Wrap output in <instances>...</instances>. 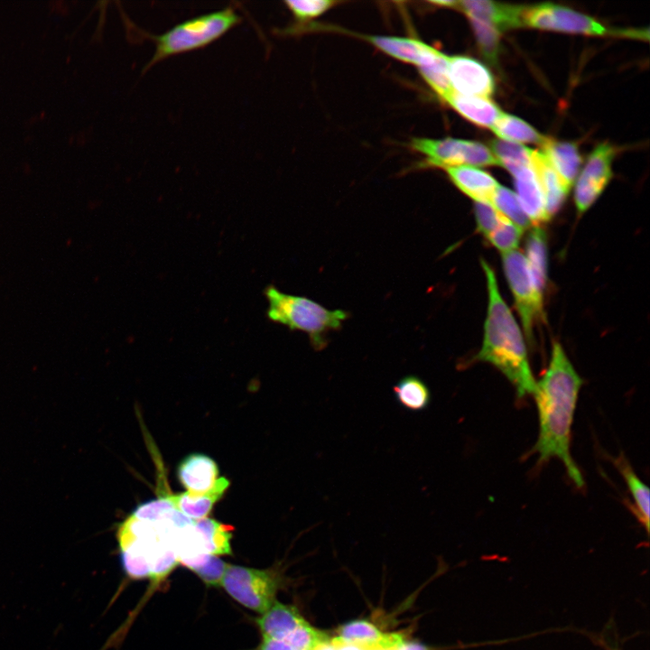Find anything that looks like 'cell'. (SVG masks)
<instances>
[{"instance_id": "cell-1", "label": "cell", "mask_w": 650, "mask_h": 650, "mask_svg": "<svg viewBox=\"0 0 650 650\" xmlns=\"http://www.w3.org/2000/svg\"><path fill=\"white\" fill-rule=\"evenodd\" d=\"M583 379L562 345L553 341L547 369L534 394L539 417V434L532 451L537 464L559 459L578 488L585 485L582 474L571 453V432L578 396Z\"/></svg>"}, {"instance_id": "cell-2", "label": "cell", "mask_w": 650, "mask_h": 650, "mask_svg": "<svg viewBox=\"0 0 650 650\" xmlns=\"http://www.w3.org/2000/svg\"><path fill=\"white\" fill-rule=\"evenodd\" d=\"M481 266L486 275L488 301L482 345L473 361L489 363L501 371L515 386L518 398L534 395L536 381L523 333L501 295L494 270L484 260Z\"/></svg>"}, {"instance_id": "cell-3", "label": "cell", "mask_w": 650, "mask_h": 650, "mask_svg": "<svg viewBox=\"0 0 650 650\" xmlns=\"http://www.w3.org/2000/svg\"><path fill=\"white\" fill-rule=\"evenodd\" d=\"M265 296L268 319L291 330L305 332L316 350L327 346L329 332L339 330L348 315L343 310H329L307 297L285 293L274 285L266 287Z\"/></svg>"}, {"instance_id": "cell-4", "label": "cell", "mask_w": 650, "mask_h": 650, "mask_svg": "<svg viewBox=\"0 0 650 650\" xmlns=\"http://www.w3.org/2000/svg\"><path fill=\"white\" fill-rule=\"evenodd\" d=\"M242 21L232 7L184 21L162 34L153 36L154 53L145 66L147 70L172 56L204 48L221 38Z\"/></svg>"}, {"instance_id": "cell-5", "label": "cell", "mask_w": 650, "mask_h": 650, "mask_svg": "<svg viewBox=\"0 0 650 650\" xmlns=\"http://www.w3.org/2000/svg\"><path fill=\"white\" fill-rule=\"evenodd\" d=\"M502 264L525 337L533 342L534 326L543 317V292L523 253L514 250L503 254Z\"/></svg>"}, {"instance_id": "cell-6", "label": "cell", "mask_w": 650, "mask_h": 650, "mask_svg": "<svg viewBox=\"0 0 650 650\" xmlns=\"http://www.w3.org/2000/svg\"><path fill=\"white\" fill-rule=\"evenodd\" d=\"M411 147L424 155L425 164L434 167L460 165H499L491 151L484 144L468 140L444 138H413Z\"/></svg>"}, {"instance_id": "cell-7", "label": "cell", "mask_w": 650, "mask_h": 650, "mask_svg": "<svg viewBox=\"0 0 650 650\" xmlns=\"http://www.w3.org/2000/svg\"><path fill=\"white\" fill-rule=\"evenodd\" d=\"M221 586L238 603L265 613L274 602L277 582L264 570L228 564Z\"/></svg>"}, {"instance_id": "cell-8", "label": "cell", "mask_w": 650, "mask_h": 650, "mask_svg": "<svg viewBox=\"0 0 650 650\" xmlns=\"http://www.w3.org/2000/svg\"><path fill=\"white\" fill-rule=\"evenodd\" d=\"M522 24L574 33L601 35L608 32L607 28L593 18L571 8L549 3L524 7Z\"/></svg>"}, {"instance_id": "cell-9", "label": "cell", "mask_w": 650, "mask_h": 650, "mask_svg": "<svg viewBox=\"0 0 650 650\" xmlns=\"http://www.w3.org/2000/svg\"><path fill=\"white\" fill-rule=\"evenodd\" d=\"M614 147L599 144L589 155L574 191V201L580 213L587 211L602 193L612 178Z\"/></svg>"}, {"instance_id": "cell-10", "label": "cell", "mask_w": 650, "mask_h": 650, "mask_svg": "<svg viewBox=\"0 0 650 650\" xmlns=\"http://www.w3.org/2000/svg\"><path fill=\"white\" fill-rule=\"evenodd\" d=\"M448 61L449 78L454 92L488 98L493 94L494 79L482 63L465 56L449 57Z\"/></svg>"}, {"instance_id": "cell-11", "label": "cell", "mask_w": 650, "mask_h": 650, "mask_svg": "<svg viewBox=\"0 0 650 650\" xmlns=\"http://www.w3.org/2000/svg\"><path fill=\"white\" fill-rule=\"evenodd\" d=\"M445 170L450 180L461 192L477 203L492 206L499 184L490 174L469 165L448 167Z\"/></svg>"}, {"instance_id": "cell-12", "label": "cell", "mask_w": 650, "mask_h": 650, "mask_svg": "<svg viewBox=\"0 0 650 650\" xmlns=\"http://www.w3.org/2000/svg\"><path fill=\"white\" fill-rule=\"evenodd\" d=\"M469 19L483 21L494 26L499 32L523 26L522 12L524 7L500 4L486 0H469L458 2Z\"/></svg>"}, {"instance_id": "cell-13", "label": "cell", "mask_w": 650, "mask_h": 650, "mask_svg": "<svg viewBox=\"0 0 650 650\" xmlns=\"http://www.w3.org/2000/svg\"><path fill=\"white\" fill-rule=\"evenodd\" d=\"M218 465L210 457L194 453L180 463L177 475L190 493L202 494L210 490L218 479Z\"/></svg>"}, {"instance_id": "cell-14", "label": "cell", "mask_w": 650, "mask_h": 650, "mask_svg": "<svg viewBox=\"0 0 650 650\" xmlns=\"http://www.w3.org/2000/svg\"><path fill=\"white\" fill-rule=\"evenodd\" d=\"M532 166L543 192L549 219L561 209L570 190L562 182L543 151L532 152Z\"/></svg>"}, {"instance_id": "cell-15", "label": "cell", "mask_w": 650, "mask_h": 650, "mask_svg": "<svg viewBox=\"0 0 650 650\" xmlns=\"http://www.w3.org/2000/svg\"><path fill=\"white\" fill-rule=\"evenodd\" d=\"M520 205L532 226L548 221L544 199L533 167L525 168L514 175Z\"/></svg>"}, {"instance_id": "cell-16", "label": "cell", "mask_w": 650, "mask_h": 650, "mask_svg": "<svg viewBox=\"0 0 650 650\" xmlns=\"http://www.w3.org/2000/svg\"><path fill=\"white\" fill-rule=\"evenodd\" d=\"M306 622L297 608L278 601H274L257 619L263 637L276 640H284Z\"/></svg>"}, {"instance_id": "cell-17", "label": "cell", "mask_w": 650, "mask_h": 650, "mask_svg": "<svg viewBox=\"0 0 650 650\" xmlns=\"http://www.w3.org/2000/svg\"><path fill=\"white\" fill-rule=\"evenodd\" d=\"M229 484V480L222 477L218 478L214 487L206 493L195 494L187 491L178 495L169 494V498L174 507L185 516L191 520H199L209 515Z\"/></svg>"}, {"instance_id": "cell-18", "label": "cell", "mask_w": 650, "mask_h": 650, "mask_svg": "<svg viewBox=\"0 0 650 650\" xmlns=\"http://www.w3.org/2000/svg\"><path fill=\"white\" fill-rule=\"evenodd\" d=\"M445 101L463 117L482 127L491 128L504 114L488 98L465 96L453 91Z\"/></svg>"}, {"instance_id": "cell-19", "label": "cell", "mask_w": 650, "mask_h": 650, "mask_svg": "<svg viewBox=\"0 0 650 650\" xmlns=\"http://www.w3.org/2000/svg\"><path fill=\"white\" fill-rule=\"evenodd\" d=\"M373 45L404 62L420 66L434 51V48L415 39L393 36H368Z\"/></svg>"}, {"instance_id": "cell-20", "label": "cell", "mask_w": 650, "mask_h": 650, "mask_svg": "<svg viewBox=\"0 0 650 650\" xmlns=\"http://www.w3.org/2000/svg\"><path fill=\"white\" fill-rule=\"evenodd\" d=\"M542 146V151L550 163L570 190L576 179L581 162L577 145L547 138Z\"/></svg>"}, {"instance_id": "cell-21", "label": "cell", "mask_w": 650, "mask_h": 650, "mask_svg": "<svg viewBox=\"0 0 650 650\" xmlns=\"http://www.w3.org/2000/svg\"><path fill=\"white\" fill-rule=\"evenodd\" d=\"M344 642L355 645L365 650L388 648L391 633H382L376 626L366 620H355L343 625L339 636Z\"/></svg>"}, {"instance_id": "cell-22", "label": "cell", "mask_w": 650, "mask_h": 650, "mask_svg": "<svg viewBox=\"0 0 650 650\" xmlns=\"http://www.w3.org/2000/svg\"><path fill=\"white\" fill-rule=\"evenodd\" d=\"M614 465L622 475L628 491L634 500L636 516L642 525L649 532V488L638 478L635 470L627 460L620 455L613 460Z\"/></svg>"}, {"instance_id": "cell-23", "label": "cell", "mask_w": 650, "mask_h": 650, "mask_svg": "<svg viewBox=\"0 0 650 650\" xmlns=\"http://www.w3.org/2000/svg\"><path fill=\"white\" fill-rule=\"evenodd\" d=\"M393 392L398 404L411 412H422L427 409L431 403L428 385L414 375L402 377L393 387Z\"/></svg>"}, {"instance_id": "cell-24", "label": "cell", "mask_w": 650, "mask_h": 650, "mask_svg": "<svg viewBox=\"0 0 650 650\" xmlns=\"http://www.w3.org/2000/svg\"><path fill=\"white\" fill-rule=\"evenodd\" d=\"M525 250L528 265L537 287L543 292L547 281V237L540 226H534L530 230Z\"/></svg>"}, {"instance_id": "cell-25", "label": "cell", "mask_w": 650, "mask_h": 650, "mask_svg": "<svg viewBox=\"0 0 650 650\" xmlns=\"http://www.w3.org/2000/svg\"><path fill=\"white\" fill-rule=\"evenodd\" d=\"M193 524L201 537L206 553L217 556L232 552V526L207 517L194 520Z\"/></svg>"}, {"instance_id": "cell-26", "label": "cell", "mask_w": 650, "mask_h": 650, "mask_svg": "<svg viewBox=\"0 0 650 650\" xmlns=\"http://www.w3.org/2000/svg\"><path fill=\"white\" fill-rule=\"evenodd\" d=\"M448 58L435 49L430 57L418 66L424 80L444 101L453 92L449 78Z\"/></svg>"}, {"instance_id": "cell-27", "label": "cell", "mask_w": 650, "mask_h": 650, "mask_svg": "<svg viewBox=\"0 0 650 650\" xmlns=\"http://www.w3.org/2000/svg\"><path fill=\"white\" fill-rule=\"evenodd\" d=\"M147 541V539H135L118 543L123 568L130 578L150 577L149 542Z\"/></svg>"}, {"instance_id": "cell-28", "label": "cell", "mask_w": 650, "mask_h": 650, "mask_svg": "<svg viewBox=\"0 0 650 650\" xmlns=\"http://www.w3.org/2000/svg\"><path fill=\"white\" fill-rule=\"evenodd\" d=\"M493 155L513 176L532 166L533 150L522 144L500 139L490 142Z\"/></svg>"}, {"instance_id": "cell-29", "label": "cell", "mask_w": 650, "mask_h": 650, "mask_svg": "<svg viewBox=\"0 0 650 650\" xmlns=\"http://www.w3.org/2000/svg\"><path fill=\"white\" fill-rule=\"evenodd\" d=\"M491 129L500 138L513 143H534L543 145L547 139L524 120L506 114H503Z\"/></svg>"}, {"instance_id": "cell-30", "label": "cell", "mask_w": 650, "mask_h": 650, "mask_svg": "<svg viewBox=\"0 0 650 650\" xmlns=\"http://www.w3.org/2000/svg\"><path fill=\"white\" fill-rule=\"evenodd\" d=\"M492 206L523 230L532 227V223L523 210L516 194L506 187L498 185L492 200Z\"/></svg>"}, {"instance_id": "cell-31", "label": "cell", "mask_w": 650, "mask_h": 650, "mask_svg": "<svg viewBox=\"0 0 650 650\" xmlns=\"http://www.w3.org/2000/svg\"><path fill=\"white\" fill-rule=\"evenodd\" d=\"M182 564L194 571L209 586H220L228 567V563L220 558L208 553Z\"/></svg>"}, {"instance_id": "cell-32", "label": "cell", "mask_w": 650, "mask_h": 650, "mask_svg": "<svg viewBox=\"0 0 650 650\" xmlns=\"http://www.w3.org/2000/svg\"><path fill=\"white\" fill-rule=\"evenodd\" d=\"M480 51L487 60L496 64L499 51V31L491 24L470 19Z\"/></svg>"}, {"instance_id": "cell-33", "label": "cell", "mask_w": 650, "mask_h": 650, "mask_svg": "<svg viewBox=\"0 0 650 650\" xmlns=\"http://www.w3.org/2000/svg\"><path fill=\"white\" fill-rule=\"evenodd\" d=\"M524 230L506 218L486 238L502 255L516 250Z\"/></svg>"}, {"instance_id": "cell-34", "label": "cell", "mask_w": 650, "mask_h": 650, "mask_svg": "<svg viewBox=\"0 0 650 650\" xmlns=\"http://www.w3.org/2000/svg\"><path fill=\"white\" fill-rule=\"evenodd\" d=\"M177 510L169 498V493L156 499L147 501L136 507L133 517L138 520L157 522L170 517Z\"/></svg>"}, {"instance_id": "cell-35", "label": "cell", "mask_w": 650, "mask_h": 650, "mask_svg": "<svg viewBox=\"0 0 650 650\" xmlns=\"http://www.w3.org/2000/svg\"><path fill=\"white\" fill-rule=\"evenodd\" d=\"M330 639L326 633L318 630L306 622L297 627L284 640L294 650H314L319 645Z\"/></svg>"}, {"instance_id": "cell-36", "label": "cell", "mask_w": 650, "mask_h": 650, "mask_svg": "<svg viewBox=\"0 0 650 650\" xmlns=\"http://www.w3.org/2000/svg\"><path fill=\"white\" fill-rule=\"evenodd\" d=\"M284 3L294 18L300 22L316 18L337 4L330 0H296Z\"/></svg>"}, {"instance_id": "cell-37", "label": "cell", "mask_w": 650, "mask_h": 650, "mask_svg": "<svg viewBox=\"0 0 650 650\" xmlns=\"http://www.w3.org/2000/svg\"><path fill=\"white\" fill-rule=\"evenodd\" d=\"M474 211L478 231L485 237L493 232L501 221L506 218L493 206L486 203L475 202Z\"/></svg>"}, {"instance_id": "cell-38", "label": "cell", "mask_w": 650, "mask_h": 650, "mask_svg": "<svg viewBox=\"0 0 650 650\" xmlns=\"http://www.w3.org/2000/svg\"><path fill=\"white\" fill-rule=\"evenodd\" d=\"M258 650H294L289 644L283 640L263 637Z\"/></svg>"}, {"instance_id": "cell-39", "label": "cell", "mask_w": 650, "mask_h": 650, "mask_svg": "<svg viewBox=\"0 0 650 650\" xmlns=\"http://www.w3.org/2000/svg\"><path fill=\"white\" fill-rule=\"evenodd\" d=\"M395 650H432L428 646L418 642H407L404 640Z\"/></svg>"}, {"instance_id": "cell-40", "label": "cell", "mask_w": 650, "mask_h": 650, "mask_svg": "<svg viewBox=\"0 0 650 650\" xmlns=\"http://www.w3.org/2000/svg\"><path fill=\"white\" fill-rule=\"evenodd\" d=\"M332 641L335 645V650H365L355 645H351V644L344 642L339 636L332 638Z\"/></svg>"}, {"instance_id": "cell-41", "label": "cell", "mask_w": 650, "mask_h": 650, "mask_svg": "<svg viewBox=\"0 0 650 650\" xmlns=\"http://www.w3.org/2000/svg\"><path fill=\"white\" fill-rule=\"evenodd\" d=\"M314 650H335V645L332 639H328L319 645Z\"/></svg>"}, {"instance_id": "cell-42", "label": "cell", "mask_w": 650, "mask_h": 650, "mask_svg": "<svg viewBox=\"0 0 650 650\" xmlns=\"http://www.w3.org/2000/svg\"><path fill=\"white\" fill-rule=\"evenodd\" d=\"M432 3L438 5H448V6L458 5V3L454 2V1H432Z\"/></svg>"}, {"instance_id": "cell-43", "label": "cell", "mask_w": 650, "mask_h": 650, "mask_svg": "<svg viewBox=\"0 0 650 650\" xmlns=\"http://www.w3.org/2000/svg\"><path fill=\"white\" fill-rule=\"evenodd\" d=\"M371 650H394V649H387V648H374Z\"/></svg>"}]
</instances>
